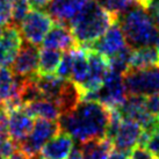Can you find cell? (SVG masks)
<instances>
[{
	"instance_id": "1",
	"label": "cell",
	"mask_w": 159,
	"mask_h": 159,
	"mask_svg": "<svg viewBox=\"0 0 159 159\" xmlns=\"http://www.w3.org/2000/svg\"><path fill=\"white\" fill-rule=\"evenodd\" d=\"M111 109L98 101H81L75 111L62 115L58 122L64 133L81 143L106 137Z\"/></svg>"
},
{
	"instance_id": "2",
	"label": "cell",
	"mask_w": 159,
	"mask_h": 159,
	"mask_svg": "<svg viewBox=\"0 0 159 159\" xmlns=\"http://www.w3.org/2000/svg\"><path fill=\"white\" fill-rule=\"evenodd\" d=\"M116 22L119 16L107 11L98 0H86L70 22V29L79 48H91Z\"/></svg>"
},
{
	"instance_id": "3",
	"label": "cell",
	"mask_w": 159,
	"mask_h": 159,
	"mask_svg": "<svg viewBox=\"0 0 159 159\" xmlns=\"http://www.w3.org/2000/svg\"><path fill=\"white\" fill-rule=\"evenodd\" d=\"M119 23L123 31L127 44L133 49L153 45L159 36L150 13L139 5L119 16Z\"/></svg>"
},
{
	"instance_id": "4",
	"label": "cell",
	"mask_w": 159,
	"mask_h": 159,
	"mask_svg": "<svg viewBox=\"0 0 159 159\" xmlns=\"http://www.w3.org/2000/svg\"><path fill=\"white\" fill-rule=\"evenodd\" d=\"M61 133L62 129L58 121H50L37 117L29 136L18 143V149L26 153L28 157L40 155L44 144Z\"/></svg>"
},
{
	"instance_id": "5",
	"label": "cell",
	"mask_w": 159,
	"mask_h": 159,
	"mask_svg": "<svg viewBox=\"0 0 159 159\" xmlns=\"http://www.w3.org/2000/svg\"><path fill=\"white\" fill-rule=\"evenodd\" d=\"M55 25L51 15L42 9H31L20 25V31L25 42L39 45Z\"/></svg>"
},
{
	"instance_id": "6",
	"label": "cell",
	"mask_w": 159,
	"mask_h": 159,
	"mask_svg": "<svg viewBox=\"0 0 159 159\" xmlns=\"http://www.w3.org/2000/svg\"><path fill=\"white\" fill-rule=\"evenodd\" d=\"M39 57H40V50L37 45L30 44L23 41L13 64L11 65L12 66L11 70L18 77L22 78L34 77L37 73Z\"/></svg>"
},
{
	"instance_id": "7",
	"label": "cell",
	"mask_w": 159,
	"mask_h": 159,
	"mask_svg": "<svg viewBox=\"0 0 159 159\" xmlns=\"http://www.w3.org/2000/svg\"><path fill=\"white\" fill-rule=\"evenodd\" d=\"M127 41L119 22L111 25L107 31L99 39V40L91 47L97 50L106 57L111 58L114 55L121 51L124 47H127Z\"/></svg>"
},
{
	"instance_id": "8",
	"label": "cell",
	"mask_w": 159,
	"mask_h": 159,
	"mask_svg": "<svg viewBox=\"0 0 159 159\" xmlns=\"http://www.w3.org/2000/svg\"><path fill=\"white\" fill-rule=\"evenodd\" d=\"M142 131L143 129L138 122L130 119H123L113 141L114 150L130 153V151L138 145Z\"/></svg>"
},
{
	"instance_id": "9",
	"label": "cell",
	"mask_w": 159,
	"mask_h": 159,
	"mask_svg": "<svg viewBox=\"0 0 159 159\" xmlns=\"http://www.w3.org/2000/svg\"><path fill=\"white\" fill-rule=\"evenodd\" d=\"M43 47L61 51H71L79 48L70 27L55 23L43 40Z\"/></svg>"
},
{
	"instance_id": "10",
	"label": "cell",
	"mask_w": 159,
	"mask_h": 159,
	"mask_svg": "<svg viewBox=\"0 0 159 159\" xmlns=\"http://www.w3.org/2000/svg\"><path fill=\"white\" fill-rule=\"evenodd\" d=\"M86 0H51L48 6V13L55 23L70 27V22L79 13Z\"/></svg>"
},
{
	"instance_id": "11",
	"label": "cell",
	"mask_w": 159,
	"mask_h": 159,
	"mask_svg": "<svg viewBox=\"0 0 159 159\" xmlns=\"http://www.w3.org/2000/svg\"><path fill=\"white\" fill-rule=\"evenodd\" d=\"M9 122H8V133L11 138L16 143H20L26 137L29 136L31 130L34 128V117L28 115L21 108L8 111Z\"/></svg>"
},
{
	"instance_id": "12",
	"label": "cell",
	"mask_w": 159,
	"mask_h": 159,
	"mask_svg": "<svg viewBox=\"0 0 159 159\" xmlns=\"http://www.w3.org/2000/svg\"><path fill=\"white\" fill-rule=\"evenodd\" d=\"M73 146V137L70 134L62 131L44 144L41 150V156L44 159H66Z\"/></svg>"
},
{
	"instance_id": "13",
	"label": "cell",
	"mask_w": 159,
	"mask_h": 159,
	"mask_svg": "<svg viewBox=\"0 0 159 159\" xmlns=\"http://www.w3.org/2000/svg\"><path fill=\"white\" fill-rule=\"evenodd\" d=\"M20 108L28 115H30L31 117L37 116L50 121H58L62 115L57 103L49 99H40L29 103H25Z\"/></svg>"
},
{
	"instance_id": "14",
	"label": "cell",
	"mask_w": 159,
	"mask_h": 159,
	"mask_svg": "<svg viewBox=\"0 0 159 159\" xmlns=\"http://www.w3.org/2000/svg\"><path fill=\"white\" fill-rule=\"evenodd\" d=\"M81 101H83L81 92H80L78 85L73 83L71 79H69L65 81V85L63 87L62 92L55 102L57 103L58 108L61 111V114L66 115L75 111Z\"/></svg>"
},
{
	"instance_id": "15",
	"label": "cell",
	"mask_w": 159,
	"mask_h": 159,
	"mask_svg": "<svg viewBox=\"0 0 159 159\" xmlns=\"http://www.w3.org/2000/svg\"><path fill=\"white\" fill-rule=\"evenodd\" d=\"M22 77H18L7 67H0V101L1 103L11 99H20L19 91ZM21 101V99H20Z\"/></svg>"
},
{
	"instance_id": "16",
	"label": "cell",
	"mask_w": 159,
	"mask_h": 159,
	"mask_svg": "<svg viewBox=\"0 0 159 159\" xmlns=\"http://www.w3.org/2000/svg\"><path fill=\"white\" fill-rule=\"evenodd\" d=\"M155 66H159V55L155 45H145L133 49L129 69L142 70Z\"/></svg>"
},
{
	"instance_id": "17",
	"label": "cell",
	"mask_w": 159,
	"mask_h": 159,
	"mask_svg": "<svg viewBox=\"0 0 159 159\" xmlns=\"http://www.w3.org/2000/svg\"><path fill=\"white\" fill-rule=\"evenodd\" d=\"M85 159H107L114 150V144L106 137L87 141L80 144Z\"/></svg>"
},
{
	"instance_id": "18",
	"label": "cell",
	"mask_w": 159,
	"mask_h": 159,
	"mask_svg": "<svg viewBox=\"0 0 159 159\" xmlns=\"http://www.w3.org/2000/svg\"><path fill=\"white\" fill-rule=\"evenodd\" d=\"M35 80L44 99L56 101L62 92L66 79H63L57 75H35Z\"/></svg>"
},
{
	"instance_id": "19",
	"label": "cell",
	"mask_w": 159,
	"mask_h": 159,
	"mask_svg": "<svg viewBox=\"0 0 159 159\" xmlns=\"http://www.w3.org/2000/svg\"><path fill=\"white\" fill-rule=\"evenodd\" d=\"M62 51L55 49L43 48L40 50L39 65H37V75H56L59 63L62 59Z\"/></svg>"
},
{
	"instance_id": "20",
	"label": "cell",
	"mask_w": 159,
	"mask_h": 159,
	"mask_svg": "<svg viewBox=\"0 0 159 159\" xmlns=\"http://www.w3.org/2000/svg\"><path fill=\"white\" fill-rule=\"evenodd\" d=\"M73 62H72V75L71 80L77 85H81L87 79L89 75V63L87 51L84 48H77L72 50Z\"/></svg>"
},
{
	"instance_id": "21",
	"label": "cell",
	"mask_w": 159,
	"mask_h": 159,
	"mask_svg": "<svg viewBox=\"0 0 159 159\" xmlns=\"http://www.w3.org/2000/svg\"><path fill=\"white\" fill-rule=\"evenodd\" d=\"M131 52H133V48L127 45L116 55H114L113 57L108 58L109 69L114 72H117V73L123 75L124 72L129 69V62H130Z\"/></svg>"
},
{
	"instance_id": "22",
	"label": "cell",
	"mask_w": 159,
	"mask_h": 159,
	"mask_svg": "<svg viewBox=\"0 0 159 159\" xmlns=\"http://www.w3.org/2000/svg\"><path fill=\"white\" fill-rule=\"evenodd\" d=\"M111 13L120 16L137 5V0H98Z\"/></svg>"
},
{
	"instance_id": "23",
	"label": "cell",
	"mask_w": 159,
	"mask_h": 159,
	"mask_svg": "<svg viewBox=\"0 0 159 159\" xmlns=\"http://www.w3.org/2000/svg\"><path fill=\"white\" fill-rule=\"evenodd\" d=\"M13 2V21L12 23L20 27L22 20L31 9L29 0H12Z\"/></svg>"
},
{
	"instance_id": "24",
	"label": "cell",
	"mask_w": 159,
	"mask_h": 159,
	"mask_svg": "<svg viewBox=\"0 0 159 159\" xmlns=\"http://www.w3.org/2000/svg\"><path fill=\"white\" fill-rule=\"evenodd\" d=\"M72 62H73L72 50L71 51H64L56 75L58 77L63 78V79H71V75H72Z\"/></svg>"
},
{
	"instance_id": "25",
	"label": "cell",
	"mask_w": 159,
	"mask_h": 159,
	"mask_svg": "<svg viewBox=\"0 0 159 159\" xmlns=\"http://www.w3.org/2000/svg\"><path fill=\"white\" fill-rule=\"evenodd\" d=\"M13 21L12 0H0V26H8Z\"/></svg>"
},
{
	"instance_id": "26",
	"label": "cell",
	"mask_w": 159,
	"mask_h": 159,
	"mask_svg": "<svg viewBox=\"0 0 159 159\" xmlns=\"http://www.w3.org/2000/svg\"><path fill=\"white\" fill-rule=\"evenodd\" d=\"M16 55L18 52L11 51L7 48H5L2 44H0V67L11 66L13 64Z\"/></svg>"
},
{
	"instance_id": "27",
	"label": "cell",
	"mask_w": 159,
	"mask_h": 159,
	"mask_svg": "<svg viewBox=\"0 0 159 159\" xmlns=\"http://www.w3.org/2000/svg\"><path fill=\"white\" fill-rule=\"evenodd\" d=\"M130 159H158L151 151H149L145 146L136 145L129 155Z\"/></svg>"
},
{
	"instance_id": "28",
	"label": "cell",
	"mask_w": 159,
	"mask_h": 159,
	"mask_svg": "<svg viewBox=\"0 0 159 159\" xmlns=\"http://www.w3.org/2000/svg\"><path fill=\"white\" fill-rule=\"evenodd\" d=\"M145 108L150 114L159 116V93L145 97Z\"/></svg>"
},
{
	"instance_id": "29",
	"label": "cell",
	"mask_w": 159,
	"mask_h": 159,
	"mask_svg": "<svg viewBox=\"0 0 159 159\" xmlns=\"http://www.w3.org/2000/svg\"><path fill=\"white\" fill-rule=\"evenodd\" d=\"M145 148L158 158L159 157V129L151 134L146 142Z\"/></svg>"
},
{
	"instance_id": "30",
	"label": "cell",
	"mask_w": 159,
	"mask_h": 159,
	"mask_svg": "<svg viewBox=\"0 0 159 159\" xmlns=\"http://www.w3.org/2000/svg\"><path fill=\"white\" fill-rule=\"evenodd\" d=\"M148 12L150 13L156 28H157L159 31V0H155V1L152 2V5H151L150 7H149V9H148Z\"/></svg>"
},
{
	"instance_id": "31",
	"label": "cell",
	"mask_w": 159,
	"mask_h": 159,
	"mask_svg": "<svg viewBox=\"0 0 159 159\" xmlns=\"http://www.w3.org/2000/svg\"><path fill=\"white\" fill-rule=\"evenodd\" d=\"M51 0H29L31 9H43L48 7Z\"/></svg>"
},
{
	"instance_id": "32",
	"label": "cell",
	"mask_w": 159,
	"mask_h": 159,
	"mask_svg": "<svg viewBox=\"0 0 159 159\" xmlns=\"http://www.w3.org/2000/svg\"><path fill=\"white\" fill-rule=\"evenodd\" d=\"M66 159H85L80 146H73V149L71 150V152L69 153Z\"/></svg>"
},
{
	"instance_id": "33",
	"label": "cell",
	"mask_w": 159,
	"mask_h": 159,
	"mask_svg": "<svg viewBox=\"0 0 159 159\" xmlns=\"http://www.w3.org/2000/svg\"><path fill=\"white\" fill-rule=\"evenodd\" d=\"M128 152H122V151L113 150L111 152V155L107 157V159H128L129 158Z\"/></svg>"
},
{
	"instance_id": "34",
	"label": "cell",
	"mask_w": 159,
	"mask_h": 159,
	"mask_svg": "<svg viewBox=\"0 0 159 159\" xmlns=\"http://www.w3.org/2000/svg\"><path fill=\"white\" fill-rule=\"evenodd\" d=\"M7 159H30V157H28L26 153H23L22 151L18 149L13 155L11 156V157H8Z\"/></svg>"
},
{
	"instance_id": "35",
	"label": "cell",
	"mask_w": 159,
	"mask_h": 159,
	"mask_svg": "<svg viewBox=\"0 0 159 159\" xmlns=\"http://www.w3.org/2000/svg\"><path fill=\"white\" fill-rule=\"evenodd\" d=\"M156 49H157V51H158V55H159V36H158V39H157V41H156Z\"/></svg>"
},
{
	"instance_id": "36",
	"label": "cell",
	"mask_w": 159,
	"mask_h": 159,
	"mask_svg": "<svg viewBox=\"0 0 159 159\" xmlns=\"http://www.w3.org/2000/svg\"><path fill=\"white\" fill-rule=\"evenodd\" d=\"M2 34H4V29H2V26H0V40L2 37Z\"/></svg>"
},
{
	"instance_id": "37",
	"label": "cell",
	"mask_w": 159,
	"mask_h": 159,
	"mask_svg": "<svg viewBox=\"0 0 159 159\" xmlns=\"http://www.w3.org/2000/svg\"><path fill=\"white\" fill-rule=\"evenodd\" d=\"M0 159H5V157L2 155H1V153H0Z\"/></svg>"
},
{
	"instance_id": "38",
	"label": "cell",
	"mask_w": 159,
	"mask_h": 159,
	"mask_svg": "<svg viewBox=\"0 0 159 159\" xmlns=\"http://www.w3.org/2000/svg\"><path fill=\"white\" fill-rule=\"evenodd\" d=\"M0 109H2V103H1V101H0Z\"/></svg>"
},
{
	"instance_id": "39",
	"label": "cell",
	"mask_w": 159,
	"mask_h": 159,
	"mask_svg": "<svg viewBox=\"0 0 159 159\" xmlns=\"http://www.w3.org/2000/svg\"><path fill=\"white\" fill-rule=\"evenodd\" d=\"M158 128H159V117H158Z\"/></svg>"
},
{
	"instance_id": "40",
	"label": "cell",
	"mask_w": 159,
	"mask_h": 159,
	"mask_svg": "<svg viewBox=\"0 0 159 159\" xmlns=\"http://www.w3.org/2000/svg\"><path fill=\"white\" fill-rule=\"evenodd\" d=\"M158 159H159V157H158Z\"/></svg>"
},
{
	"instance_id": "41",
	"label": "cell",
	"mask_w": 159,
	"mask_h": 159,
	"mask_svg": "<svg viewBox=\"0 0 159 159\" xmlns=\"http://www.w3.org/2000/svg\"><path fill=\"white\" fill-rule=\"evenodd\" d=\"M43 159H44V158H43Z\"/></svg>"
}]
</instances>
